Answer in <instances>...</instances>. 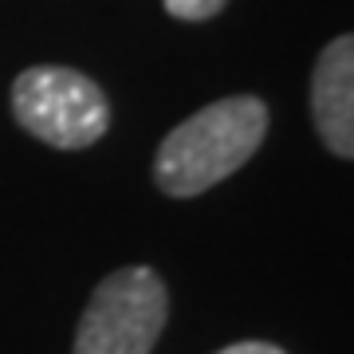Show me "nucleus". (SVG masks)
Here are the masks:
<instances>
[{
	"mask_svg": "<svg viewBox=\"0 0 354 354\" xmlns=\"http://www.w3.org/2000/svg\"><path fill=\"white\" fill-rule=\"evenodd\" d=\"M174 20H209L225 8V0H162Z\"/></svg>",
	"mask_w": 354,
	"mask_h": 354,
	"instance_id": "39448f33",
	"label": "nucleus"
},
{
	"mask_svg": "<svg viewBox=\"0 0 354 354\" xmlns=\"http://www.w3.org/2000/svg\"><path fill=\"white\" fill-rule=\"evenodd\" d=\"M216 354H283V351L272 346V342H232V346H225Z\"/></svg>",
	"mask_w": 354,
	"mask_h": 354,
	"instance_id": "423d86ee",
	"label": "nucleus"
},
{
	"mask_svg": "<svg viewBox=\"0 0 354 354\" xmlns=\"http://www.w3.org/2000/svg\"><path fill=\"white\" fill-rule=\"evenodd\" d=\"M12 114L32 138L55 150H83L106 134L111 102L99 83L71 67H28L12 83Z\"/></svg>",
	"mask_w": 354,
	"mask_h": 354,
	"instance_id": "f03ea898",
	"label": "nucleus"
},
{
	"mask_svg": "<svg viewBox=\"0 0 354 354\" xmlns=\"http://www.w3.org/2000/svg\"><path fill=\"white\" fill-rule=\"evenodd\" d=\"M165 283L150 268H118L91 295L75 354H150L165 327Z\"/></svg>",
	"mask_w": 354,
	"mask_h": 354,
	"instance_id": "7ed1b4c3",
	"label": "nucleus"
},
{
	"mask_svg": "<svg viewBox=\"0 0 354 354\" xmlns=\"http://www.w3.org/2000/svg\"><path fill=\"white\" fill-rule=\"evenodd\" d=\"M311 111H315L319 138L330 153H354V39H330L315 64L311 79Z\"/></svg>",
	"mask_w": 354,
	"mask_h": 354,
	"instance_id": "20e7f679",
	"label": "nucleus"
},
{
	"mask_svg": "<svg viewBox=\"0 0 354 354\" xmlns=\"http://www.w3.org/2000/svg\"><path fill=\"white\" fill-rule=\"evenodd\" d=\"M268 134V106L232 95L197 111L165 134L153 158V181L169 197H197L241 169Z\"/></svg>",
	"mask_w": 354,
	"mask_h": 354,
	"instance_id": "f257e3e1",
	"label": "nucleus"
}]
</instances>
